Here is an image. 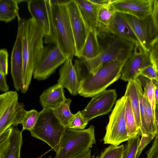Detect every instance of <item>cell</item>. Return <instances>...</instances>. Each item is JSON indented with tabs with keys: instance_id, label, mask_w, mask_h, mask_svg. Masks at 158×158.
Masks as SVG:
<instances>
[{
	"instance_id": "cell-34",
	"label": "cell",
	"mask_w": 158,
	"mask_h": 158,
	"mask_svg": "<svg viewBox=\"0 0 158 158\" xmlns=\"http://www.w3.org/2000/svg\"><path fill=\"white\" fill-rule=\"evenodd\" d=\"M83 117L81 111L74 114V117L68 128L76 130H83L88 123Z\"/></svg>"
},
{
	"instance_id": "cell-11",
	"label": "cell",
	"mask_w": 158,
	"mask_h": 158,
	"mask_svg": "<svg viewBox=\"0 0 158 158\" xmlns=\"http://www.w3.org/2000/svg\"><path fill=\"white\" fill-rule=\"evenodd\" d=\"M117 98L114 89L105 90L92 97L85 108L81 111L87 122L100 116L107 114L112 109Z\"/></svg>"
},
{
	"instance_id": "cell-45",
	"label": "cell",
	"mask_w": 158,
	"mask_h": 158,
	"mask_svg": "<svg viewBox=\"0 0 158 158\" xmlns=\"http://www.w3.org/2000/svg\"><path fill=\"white\" fill-rule=\"evenodd\" d=\"M156 81L158 82V72H157V79Z\"/></svg>"
},
{
	"instance_id": "cell-46",
	"label": "cell",
	"mask_w": 158,
	"mask_h": 158,
	"mask_svg": "<svg viewBox=\"0 0 158 158\" xmlns=\"http://www.w3.org/2000/svg\"><path fill=\"white\" fill-rule=\"evenodd\" d=\"M123 154H122V156H121V157H120V158H123Z\"/></svg>"
},
{
	"instance_id": "cell-44",
	"label": "cell",
	"mask_w": 158,
	"mask_h": 158,
	"mask_svg": "<svg viewBox=\"0 0 158 158\" xmlns=\"http://www.w3.org/2000/svg\"><path fill=\"white\" fill-rule=\"evenodd\" d=\"M155 85V97L156 104H158V85L156 81L153 80Z\"/></svg>"
},
{
	"instance_id": "cell-38",
	"label": "cell",
	"mask_w": 158,
	"mask_h": 158,
	"mask_svg": "<svg viewBox=\"0 0 158 158\" xmlns=\"http://www.w3.org/2000/svg\"><path fill=\"white\" fill-rule=\"evenodd\" d=\"M154 138L151 135L141 136L138 146L135 158H138L139 157L143 149Z\"/></svg>"
},
{
	"instance_id": "cell-14",
	"label": "cell",
	"mask_w": 158,
	"mask_h": 158,
	"mask_svg": "<svg viewBox=\"0 0 158 158\" xmlns=\"http://www.w3.org/2000/svg\"><path fill=\"white\" fill-rule=\"evenodd\" d=\"M22 132L12 126L0 134V158H20Z\"/></svg>"
},
{
	"instance_id": "cell-8",
	"label": "cell",
	"mask_w": 158,
	"mask_h": 158,
	"mask_svg": "<svg viewBox=\"0 0 158 158\" xmlns=\"http://www.w3.org/2000/svg\"><path fill=\"white\" fill-rule=\"evenodd\" d=\"M126 101L124 96L116 102L106 127V132L103 139L105 144L118 146L130 139L125 120Z\"/></svg>"
},
{
	"instance_id": "cell-6",
	"label": "cell",
	"mask_w": 158,
	"mask_h": 158,
	"mask_svg": "<svg viewBox=\"0 0 158 158\" xmlns=\"http://www.w3.org/2000/svg\"><path fill=\"white\" fill-rule=\"evenodd\" d=\"M67 3L51 4L57 35V46L68 59L72 60L75 56V44Z\"/></svg>"
},
{
	"instance_id": "cell-39",
	"label": "cell",
	"mask_w": 158,
	"mask_h": 158,
	"mask_svg": "<svg viewBox=\"0 0 158 158\" xmlns=\"http://www.w3.org/2000/svg\"><path fill=\"white\" fill-rule=\"evenodd\" d=\"M146 153V158H158V137H155L151 147Z\"/></svg>"
},
{
	"instance_id": "cell-30",
	"label": "cell",
	"mask_w": 158,
	"mask_h": 158,
	"mask_svg": "<svg viewBox=\"0 0 158 158\" xmlns=\"http://www.w3.org/2000/svg\"><path fill=\"white\" fill-rule=\"evenodd\" d=\"M40 114V112L35 109L26 111L21 124L23 127L22 131L31 130L35 125Z\"/></svg>"
},
{
	"instance_id": "cell-5",
	"label": "cell",
	"mask_w": 158,
	"mask_h": 158,
	"mask_svg": "<svg viewBox=\"0 0 158 158\" xmlns=\"http://www.w3.org/2000/svg\"><path fill=\"white\" fill-rule=\"evenodd\" d=\"M37 122L30 131L32 137L48 144L56 152L66 128L55 116L52 110H43Z\"/></svg>"
},
{
	"instance_id": "cell-42",
	"label": "cell",
	"mask_w": 158,
	"mask_h": 158,
	"mask_svg": "<svg viewBox=\"0 0 158 158\" xmlns=\"http://www.w3.org/2000/svg\"><path fill=\"white\" fill-rule=\"evenodd\" d=\"M155 123L156 132L155 137H158V104H156L155 111Z\"/></svg>"
},
{
	"instance_id": "cell-16",
	"label": "cell",
	"mask_w": 158,
	"mask_h": 158,
	"mask_svg": "<svg viewBox=\"0 0 158 158\" xmlns=\"http://www.w3.org/2000/svg\"><path fill=\"white\" fill-rule=\"evenodd\" d=\"M19 14L18 29L16 40L11 56V74L14 86L16 90H20L22 83L23 60L21 39V24Z\"/></svg>"
},
{
	"instance_id": "cell-3",
	"label": "cell",
	"mask_w": 158,
	"mask_h": 158,
	"mask_svg": "<svg viewBox=\"0 0 158 158\" xmlns=\"http://www.w3.org/2000/svg\"><path fill=\"white\" fill-rule=\"evenodd\" d=\"M102 50L96 57L89 60H81V72L94 74L104 64L116 60L127 58L133 52L135 44L110 34L102 38Z\"/></svg>"
},
{
	"instance_id": "cell-25",
	"label": "cell",
	"mask_w": 158,
	"mask_h": 158,
	"mask_svg": "<svg viewBox=\"0 0 158 158\" xmlns=\"http://www.w3.org/2000/svg\"><path fill=\"white\" fill-rule=\"evenodd\" d=\"M115 13L112 4L100 6L98 13L96 29L98 37L102 38L108 35V27Z\"/></svg>"
},
{
	"instance_id": "cell-41",
	"label": "cell",
	"mask_w": 158,
	"mask_h": 158,
	"mask_svg": "<svg viewBox=\"0 0 158 158\" xmlns=\"http://www.w3.org/2000/svg\"><path fill=\"white\" fill-rule=\"evenodd\" d=\"M115 0H90L92 2L100 6L112 4Z\"/></svg>"
},
{
	"instance_id": "cell-49",
	"label": "cell",
	"mask_w": 158,
	"mask_h": 158,
	"mask_svg": "<svg viewBox=\"0 0 158 158\" xmlns=\"http://www.w3.org/2000/svg\"></svg>"
},
{
	"instance_id": "cell-10",
	"label": "cell",
	"mask_w": 158,
	"mask_h": 158,
	"mask_svg": "<svg viewBox=\"0 0 158 158\" xmlns=\"http://www.w3.org/2000/svg\"><path fill=\"white\" fill-rule=\"evenodd\" d=\"M51 44L44 47L41 59L33 73L34 79L38 81L47 79L68 59L58 46Z\"/></svg>"
},
{
	"instance_id": "cell-21",
	"label": "cell",
	"mask_w": 158,
	"mask_h": 158,
	"mask_svg": "<svg viewBox=\"0 0 158 158\" xmlns=\"http://www.w3.org/2000/svg\"><path fill=\"white\" fill-rule=\"evenodd\" d=\"M64 88L58 83L44 91L40 97V102L43 110H52L64 102L67 99Z\"/></svg>"
},
{
	"instance_id": "cell-31",
	"label": "cell",
	"mask_w": 158,
	"mask_h": 158,
	"mask_svg": "<svg viewBox=\"0 0 158 158\" xmlns=\"http://www.w3.org/2000/svg\"><path fill=\"white\" fill-rule=\"evenodd\" d=\"M139 135L130 138L125 147L123 158H135L140 141Z\"/></svg>"
},
{
	"instance_id": "cell-40",
	"label": "cell",
	"mask_w": 158,
	"mask_h": 158,
	"mask_svg": "<svg viewBox=\"0 0 158 158\" xmlns=\"http://www.w3.org/2000/svg\"><path fill=\"white\" fill-rule=\"evenodd\" d=\"M5 76L2 72L0 71V90L5 92L8 91L9 89Z\"/></svg>"
},
{
	"instance_id": "cell-15",
	"label": "cell",
	"mask_w": 158,
	"mask_h": 158,
	"mask_svg": "<svg viewBox=\"0 0 158 158\" xmlns=\"http://www.w3.org/2000/svg\"><path fill=\"white\" fill-rule=\"evenodd\" d=\"M153 0H115L112 5L115 11L144 20L151 15Z\"/></svg>"
},
{
	"instance_id": "cell-36",
	"label": "cell",
	"mask_w": 158,
	"mask_h": 158,
	"mask_svg": "<svg viewBox=\"0 0 158 158\" xmlns=\"http://www.w3.org/2000/svg\"><path fill=\"white\" fill-rule=\"evenodd\" d=\"M8 53L6 48L1 49L0 50V71L5 76L8 74Z\"/></svg>"
},
{
	"instance_id": "cell-48",
	"label": "cell",
	"mask_w": 158,
	"mask_h": 158,
	"mask_svg": "<svg viewBox=\"0 0 158 158\" xmlns=\"http://www.w3.org/2000/svg\"></svg>"
},
{
	"instance_id": "cell-33",
	"label": "cell",
	"mask_w": 158,
	"mask_h": 158,
	"mask_svg": "<svg viewBox=\"0 0 158 158\" xmlns=\"http://www.w3.org/2000/svg\"><path fill=\"white\" fill-rule=\"evenodd\" d=\"M149 47V55L150 63L158 72V35L151 40Z\"/></svg>"
},
{
	"instance_id": "cell-12",
	"label": "cell",
	"mask_w": 158,
	"mask_h": 158,
	"mask_svg": "<svg viewBox=\"0 0 158 158\" xmlns=\"http://www.w3.org/2000/svg\"><path fill=\"white\" fill-rule=\"evenodd\" d=\"M150 64L149 53L139 44H136L123 66L120 78L125 81H135L140 75L142 70Z\"/></svg>"
},
{
	"instance_id": "cell-32",
	"label": "cell",
	"mask_w": 158,
	"mask_h": 158,
	"mask_svg": "<svg viewBox=\"0 0 158 158\" xmlns=\"http://www.w3.org/2000/svg\"><path fill=\"white\" fill-rule=\"evenodd\" d=\"M125 147L123 144L118 146L110 145L101 152L98 158H120Z\"/></svg>"
},
{
	"instance_id": "cell-37",
	"label": "cell",
	"mask_w": 158,
	"mask_h": 158,
	"mask_svg": "<svg viewBox=\"0 0 158 158\" xmlns=\"http://www.w3.org/2000/svg\"><path fill=\"white\" fill-rule=\"evenodd\" d=\"M140 75L152 80L156 81L157 79V72L151 64L144 68L141 71Z\"/></svg>"
},
{
	"instance_id": "cell-22",
	"label": "cell",
	"mask_w": 158,
	"mask_h": 158,
	"mask_svg": "<svg viewBox=\"0 0 158 158\" xmlns=\"http://www.w3.org/2000/svg\"><path fill=\"white\" fill-rule=\"evenodd\" d=\"M81 15L89 30H96L100 6L90 0H75Z\"/></svg>"
},
{
	"instance_id": "cell-2",
	"label": "cell",
	"mask_w": 158,
	"mask_h": 158,
	"mask_svg": "<svg viewBox=\"0 0 158 158\" xmlns=\"http://www.w3.org/2000/svg\"><path fill=\"white\" fill-rule=\"evenodd\" d=\"M127 58L106 63L94 74L77 73L79 81L78 94L85 98L91 97L106 90L121 77L122 67Z\"/></svg>"
},
{
	"instance_id": "cell-17",
	"label": "cell",
	"mask_w": 158,
	"mask_h": 158,
	"mask_svg": "<svg viewBox=\"0 0 158 158\" xmlns=\"http://www.w3.org/2000/svg\"><path fill=\"white\" fill-rule=\"evenodd\" d=\"M123 14L139 44L146 52L149 53L150 39L152 36L150 17L140 20L134 16Z\"/></svg>"
},
{
	"instance_id": "cell-26",
	"label": "cell",
	"mask_w": 158,
	"mask_h": 158,
	"mask_svg": "<svg viewBox=\"0 0 158 158\" xmlns=\"http://www.w3.org/2000/svg\"><path fill=\"white\" fill-rule=\"evenodd\" d=\"M23 0H0V20L10 22L18 13V4Z\"/></svg>"
},
{
	"instance_id": "cell-35",
	"label": "cell",
	"mask_w": 158,
	"mask_h": 158,
	"mask_svg": "<svg viewBox=\"0 0 158 158\" xmlns=\"http://www.w3.org/2000/svg\"><path fill=\"white\" fill-rule=\"evenodd\" d=\"M150 18L152 36L155 37L158 35V0H153L152 13Z\"/></svg>"
},
{
	"instance_id": "cell-1",
	"label": "cell",
	"mask_w": 158,
	"mask_h": 158,
	"mask_svg": "<svg viewBox=\"0 0 158 158\" xmlns=\"http://www.w3.org/2000/svg\"><path fill=\"white\" fill-rule=\"evenodd\" d=\"M21 24V39L23 60L21 92L29 89L34 70L42 56L44 31L43 27L32 17L28 19L19 17Z\"/></svg>"
},
{
	"instance_id": "cell-18",
	"label": "cell",
	"mask_w": 158,
	"mask_h": 158,
	"mask_svg": "<svg viewBox=\"0 0 158 158\" xmlns=\"http://www.w3.org/2000/svg\"><path fill=\"white\" fill-rule=\"evenodd\" d=\"M139 100L141 128L139 135H152L155 137L156 129L151 104L144 93L141 85L139 87Z\"/></svg>"
},
{
	"instance_id": "cell-24",
	"label": "cell",
	"mask_w": 158,
	"mask_h": 158,
	"mask_svg": "<svg viewBox=\"0 0 158 158\" xmlns=\"http://www.w3.org/2000/svg\"><path fill=\"white\" fill-rule=\"evenodd\" d=\"M102 50L96 30H89L85 43L77 57L81 60L93 59L97 56Z\"/></svg>"
},
{
	"instance_id": "cell-29",
	"label": "cell",
	"mask_w": 158,
	"mask_h": 158,
	"mask_svg": "<svg viewBox=\"0 0 158 158\" xmlns=\"http://www.w3.org/2000/svg\"><path fill=\"white\" fill-rule=\"evenodd\" d=\"M137 79L139 81L143 89L144 93L151 104L155 120V111L156 105L155 97V85L153 80L141 75H139Z\"/></svg>"
},
{
	"instance_id": "cell-4",
	"label": "cell",
	"mask_w": 158,
	"mask_h": 158,
	"mask_svg": "<svg viewBox=\"0 0 158 158\" xmlns=\"http://www.w3.org/2000/svg\"><path fill=\"white\" fill-rule=\"evenodd\" d=\"M95 143L93 126L81 130L66 128L54 158H74L90 149Z\"/></svg>"
},
{
	"instance_id": "cell-9",
	"label": "cell",
	"mask_w": 158,
	"mask_h": 158,
	"mask_svg": "<svg viewBox=\"0 0 158 158\" xmlns=\"http://www.w3.org/2000/svg\"><path fill=\"white\" fill-rule=\"evenodd\" d=\"M26 2L32 18L43 27L45 44L57 46V35L50 0H29Z\"/></svg>"
},
{
	"instance_id": "cell-20",
	"label": "cell",
	"mask_w": 158,
	"mask_h": 158,
	"mask_svg": "<svg viewBox=\"0 0 158 158\" xmlns=\"http://www.w3.org/2000/svg\"><path fill=\"white\" fill-rule=\"evenodd\" d=\"M108 35L112 34L121 40L135 45L139 44L123 13L116 11L108 27Z\"/></svg>"
},
{
	"instance_id": "cell-23",
	"label": "cell",
	"mask_w": 158,
	"mask_h": 158,
	"mask_svg": "<svg viewBox=\"0 0 158 158\" xmlns=\"http://www.w3.org/2000/svg\"><path fill=\"white\" fill-rule=\"evenodd\" d=\"M141 84L136 79L128 82L124 96L128 98L134 114L139 135L141 128L139 100V87Z\"/></svg>"
},
{
	"instance_id": "cell-13",
	"label": "cell",
	"mask_w": 158,
	"mask_h": 158,
	"mask_svg": "<svg viewBox=\"0 0 158 158\" xmlns=\"http://www.w3.org/2000/svg\"><path fill=\"white\" fill-rule=\"evenodd\" d=\"M75 44V56L78 57L82 50L89 30L81 15L75 0L66 3Z\"/></svg>"
},
{
	"instance_id": "cell-47",
	"label": "cell",
	"mask_w": 158,
	"mask_h": 158,
	"mask_svg": "<svg viewBox=\"0 0 158 158\" xmlns=\"http://www.w3.org/2000/svg\"><path fill=\"white\" fill-rule=\"evenodd\" d=\"M156 82H157V84H158V82H157V81H156Z\"/></svg>"
},
{
	"instance_id": "cell-27",
	"label": "cell",
	"mask_w": 158,
	"mask_h": 158,
	"mask_svg": "<svg viewBox=\"0 0 158 158\" xmlns=\"http://www.w3.org/2000/svg\"><path fill=\"white\" fill-rule=\"evenodd\" d=\"M72 100L67 98L58 107L52 110L55 116L65 127L68 128L74 117L70 110Z\"/></svg>"
},
{
	"instance_id": "cell-19",
	"label": "cell",
	"mask_w": 158,
	"mask_h": 158,
	"mask_svg": "<svg viewBox=\"0 0 158 158\" xmlns=\"http://www.w3.org/2000/svg\"><path fill=\"white\" fill-rule=\"evenodd\" d=\"M57 83L66 89L71 94H78L79 81L75 67L72 60L68 58L60 68Z\"/></svg>"
},
{
	"instance_id": "cell-28",
	"label": "cell",
	"mask_w": 158,
	"mask_h": 158,
	"mask_svg": "<svg viewBox=\"0 0 158 158\" xmlns=\"http://www.w3.org/2000/svg\"><path fill=\"white\" fill-rule=\"evenodd\" d=\"M125 97L126 99L125 120L128 135L130 139L139 135V133L130 100L128 98Z\"/></svg>"
},
{
	"instance_id": "cell-7",
	"label": "cell",
	"mask_w": 158,
	"mask_h": 158,
	"mask_svg": "<svg viewBox=\"0 0 158 158\" xmlns=\"http://www.w3.org/2000/svg\"><path fill=\"white\" fill-rule=\"evenodd\" d=\"M18 98L16 91H8L0 95V134L12 126L21 124L26 110Z\"/></svg>"
},
{
	"instance_id": "cell-43",
	"label": "cell",
	"mask_w": 158,
	"mask_h": 158,
	"mask_svg": "<svg viewBox=\"0 0 158 158\" xmlns=\"http://www.w3.org/2000/svg\"><path fill=\"white\" fill-rule=\"evenodd\" d=\"M91 149H88L74 158H91Z\"/></svg>"
}]
</instances>
